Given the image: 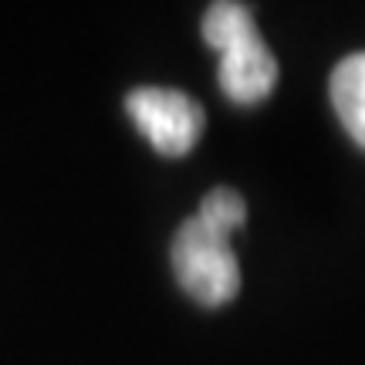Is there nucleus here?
Masks as SVG:
<instances>
[{"label": "nucleus", "instance_id": "f03ea898", "mask_svg": "<svg viewBox=\"0 0 365 365\" xmlns=\"http://www.w3.org/2000/svg\"><path fill=\"white\" fill-rule=\"evenodd\" d=\"M173 274L180 287L203 308H220L240 291V264L230 247V234L190 217L173 237Z\"/></svg>", "mask_w": 365, "mask_h": 365}, {"label": "nucleus", "instance_id": "7ed1b4c3", "mask_svg": "<svg viewBox=\"0 0 365 365\" xmlns=\"http://www.w3.org/2000/svg\"><path fill=\"white\" fill-rule=\"evenodd\" d=\"M129 118L135 129L153 143L163 156H186L203 135V108L186 95L173 88H135L125 98Z\"/></svg>", "mask_w": 365, "mask_h": 365}, {"label": "nucleus", "instance_id": "f257e3e1", "mask_svg": "<svg viewBox=\"0 0 365 365\" xmlns=\"http://www.w3.org/2000/svg\"><path fill=\"white\" fill-rule=\"evenodd\" d=\"M203 41L220 54V88L237 105H257L277 85V61L244 4H213L203 17Z\"/></svg>", "mask_w": 365, "mask_h": 365}, {"label": "nucleus", "instance_id": "20e7f679", "mask_svg": "<svg viewBox=\"0 0 365 365\" xmlns=\"http://www.w3.org/2000/svg\"><path fill=\"white\" fill-rule=\"evenodd\" d=\"M328 91L345 132L365 149V51L339 61V68L331 71Z\"/></svg>", "mask_w": 365, "mask_h": 365}, {"label": "nucleus", "instance_id": "39448f33", "mask_svg": "<svg viewBox=\"0 0 365 365\" xmlns=\"http://www.w3.org/2000/svg\"><path fill=\"white\" fill-rule=\"evenodd\" d=\"M196 217L207 220L210 227H217V230L234 237V230H240L244 220H247V203H244V196L237 193V190L220 186V190H210V193L203 196Z\"/></svg>", "mask_w": 365, "mask_h": 365}]
</instances>
